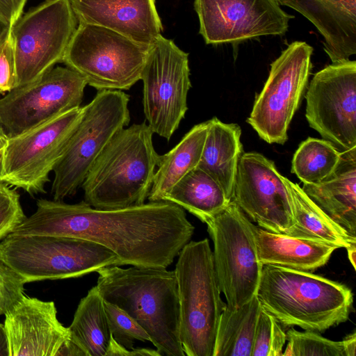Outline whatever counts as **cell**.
Listing matches in <instances>:
<instances>
[{"label":"cell","mask_w":356,"mask_h":356,"mask_svg":"<svg viewBox=\"0 0 356 356\" xmlns=\"http://www.w3.org/2000/svg\"><path fill=\"white\" fill-rule=\"evenodd\" d=\"M36 206L10 234L89 240L113 251L122 265L166 268L195 230L184 209L165 200L110 210L84 200L67 204L40 199Z\"/></svg>","instance_id":"6da1fadb"},{"label":"cell","mask_w":356,"mask_h":356,"mask_svg":"<svg viewBox=\"0 0 356 356\" xmlns=\"http://www.w3.org/2000/svg\"><path fill=\"white\" fill-rule=\"evenodd\" d=\"M103 300L133 318L161 356H184L179 338V302L175 270L111 266L99 269Z\"/></svg>","instance_id":"7a4b0ae2"},{"label":"cell","mask_w":356,"mask_h":356,"mask_svg":"<svg viewBox=\"0 0 356 356\" xmlns=\"http://www.w3.org/2000/svg\"><path fill=\"white\" fill-rule=\"evenodd\" d=\"M257 296L281 325L323 332L346 321L353 295L346 285L309 271L264 265Z\"/></svg>","instance_id":"3957f363"},{"label":"cell","mask_w":356,"mask_h":356,"mask_svg":"<svg viewBox=\"0 0 356 356\" xmlns=\"http://www.w3.org/2000/svg\"><path fill=\"white\" fill-rule=\"evenodd\" d=\"M145 122L118 132L97 158L81 187L84 201L99 209H119L145 203L159 156Z\"/></svg>","instance_id":"277c9868"},{"label":"cell","mask_w":356,"mask_h":356,"mask_svg":"<svg viewBox=\"0 0 356 356\" xmlns=\"http://www.w3.org/2000/svg\"><path fill=\"white\" fill-rule=\"evenodd\" d=\"M175 266L179 338L185 355L213 356L217 327L226 306L220 296L209 240L190 241Z\"/></svg>","instance_id":"5b68a950"},{"label":"cell","mask_w":356,"mask_h":356,"mask_svg":"<svg viewBox=\"0 0 356 356\" xmlns=\"http://www.w3.org/2000/svg\"><path fill=\"white\" fill-rule=\"evenodd\" d=\"M0 260L25 283L78 277L122 266L113 251L91 241L40 234H8L0 241Z\"/></svg>","instance_id":"8992f818"},{"label":"cell","mask_w":356,"mask_h":356,"mask_svg":"<svg viewBox=\"0 0 356 356\" xmlns=\"http://www.w3.org/2000/svg\"><path fill=\"white\" fill-rule=\"evenodd\" d=\"M151 46L111 29L79 22L63 62L99 90H127L140 80Z\"/></svg>","instance_id":"52a82bcc"},{"label":"cell","mask_w":356,"mask_h":356,"mask_svg":"<svg viewBox=\"0 0 356 356\" xmlns=\"http://www.w3.org/2000/svg\"><path fill=\"white\" fill-rule=\"evenodd\" d=\"M129 95L122 90H99L84 106L83 115L54 169V200L74 195L94 162L113 136L131 120Z\"/></svg>","instance_id":"ba28073f"},{"label":"cell","mask_w":356,"mask_h":356,"mask_svg":"<svg viewBox=\"0 0 356 356\" xmlns=\"http://www.w3.org/2000/svg\"><path fill=\"white\" fill-rule=\"evenodd\" d=\"M213 243V257L227 306L237 309L257 295L263 265L252 224L232 200L205 222Z\"/></svg>","instance_id":"9c48e42d"},{"label":"cell","mask_w":356,"mask_h":356,"mask_svg":"<svg viewBox=\"0 0 356 356\" xmlns=\"http://www.w3.org/2000/svg\"><path fill=\"white\" fill-rule=\"evenodd\" d=\"M77 26L70 0H46L20 16L11 29L17 86L63 62Z\"/></svg>","instance_id":"30bf717a"},{"label":"cell","mask_w":356,"mask_h":356,"mask_svg":"<svg viewBox=\"0 0 356 356\" xmlns=\"http://www.w3.org/2000/svg\"><path fill=\"white\" fill-rule=\"evenodd\" d=\"M84 113L79 106L8 139L1 181L31 195L45 193L49 174L63 156Z\"/></svg>","instance_id":"8fae6325"},{"label":"cell","mask_w":356,"mask_h":356,"mask_svg":"<svg viewBox=\"0 0 356 356\" xmlns=\"http://www.w3.org/2000/svg\"><path fill=\"white\" fill-rule=\"evenodd\" d=\"M140 80L143 111L154 134L170 140L188 110L191 88L188 54L158 36L151 45Z\"/></svg>","instance_id":"7c38bea8"},{"label":"cell","mask_w":356,"mask_h":356,"mask_svg":"<svg viewBox=\"0 0 356 356\" xmlns=\"http://www.w3.org/2000/svg\"><path fill=\"white\" fill-rule=\"evenodd\" d=\"M313 48L295 41L270 65L268 77L257 95L247 122L269 144H284L300 105L312 67Z\"/></svg>","instance_id":"4fadbf2b"},{"label":"cell","mask_w":356,"mask_h":356,"mask_svg":"<svg viewBox=\"0 0 356 356\" xmlns=\"http://www.w3.org/2000/svg\"><path fill=\"white\" fill-rule=\"evenodd\" d=\"M87 83L68 67H56L35 82L0 98V124L8 138L81 106Z\"/></svg>","instance_id":"5bb4252c"},{"label":"cell","mask_w":356,"mask_h":356,"mask_svg":"<svg viewBox=\"0 0 356 356\" xmlns=\"http://www.w3.org/2000/svg\"><path fill=\"white\" fill-rule=\"evenodd\" d=\"M309 126L340 152L356 147V61L332 63L314 74L306 94Z\"/></svg>","instance_id":"9a60e30c"},{"label":"cell","mask_w":356,"mask_h":356,"mask_svg":"<svg viewBox=\"0 0 356 356\" xmlns=\"http://www.w3.org/2000/svg\"><path fill=\"white\" fill-rule=\"evenodd\" d=\"M232 200L259 227L289 234L295 222L284 177L274 162L257 152L242 153Z\"/></svg>","instance_id":"2e32d148"},{"label":"cell","mask_w":356,"mask_h":356,"mask_svg":"<svg viewBox=\"0 0 356 356\" xmlns=\"http://www.w3.org/2000/svg\"><path fill=\"white\" fill-rule=\"evenodd\" d=\"M194 8L207 44L282 35L294 18L276 0H195Z\"/></svg>","instance_id":"e0dca14e"},{"label":"cell","mask_w":356,"mask_h":356,"mask_svg":"<svg viewBox=\"0 0 356 356\" xmlns=\"http://www.w3.org/2000/svg\"><path fill=\"white\" fill-rule=\"evenodd\" d=\"M10 356H56L70 339L68 327L57 318L53 301L24 296L5 315Z\"/></svg>","instance_id":"ac0fdd59"},{"label":"cell","mask_w":356,"mask_h":356,"mask_svg":"<svg viewBox=\"0 0 356 356\" xmlns=\"http://www.w3.org/2000/svg\"><path fill=\"white\" fill-rule=\"evenodd\" d=\"M79 22L102 26L151 46L163 30L155 0H70Z\"/></svg>","instance_id":"d6986e66"},{"label":"cell","mask_w":356,"mask_h":356,"mask_svg":"<svg viewBox=\"0 0 356 356\" xmlns=\"http://www.w3.org/2000/svg\"><path fill=\"white\" fill-rule=\"evenodd\" d=\"M309 20L325 41L324 50L332 63L356 54V0H276Z\"/></svg>","instance_id":"ffe728a7"},{"label":"cell","mask_w":356,"mask_h":356,"mask_svg":"<svg viewBox=\"0 0 356 356\" xmlns=\"http://www.w3.org/2000/svg\"><path fill=\"white\" fill-rule=\"evenodd\" d=\"M302 188L333 221L356 237V147L341 152L330 176L317 184H303Z\"/></svg>","instance_id":"44dd1931"},{"label":"cell","mask_w":356,"mask_h":356,"mask_svg":"<svg viewBox=\"0 0 356 356\" xmlns=\"http://www.w3.org/2000/svg\"><path fill=\"white\" fill-rule=\"evenodd\" d=\"M258 258L264 265L302 271L324 266L337 246L325 242L268 232L254 225Z\"/></svg>","instance_id":"7402d4cb"},{"label":"cell","mask_w":356,"mask_h":356,"mask_svg":"<svg viewBox=\"0 0 356 356\" xmlns=\"http://www.w3.org/2000/svg\"><path fill=\"white\" fill-rule=\"evenodd\" d=\"M207 134L198 167L211 175L232 200L238 164L242 154L241 130L214 117L207 121Z\"/></svg>","instance_id":"603a6c76"},{"label":"cell","mask_w":356,"mask_h":356,"mask_svg":"<svg viewBox=\"0 0 356 356\" xmlns=\"http://www.w3.org/2000/svg\"><path fill=\"white\" fill-rule=\"evenodd\" d=\"M208 129L207 121L193 127L168 152L159 156L149 201L163 200L172 187L197 167Z\"/></svg>","instance_id":"cb8c5ba5"},{"label":"cell","mask_w":356,"mask_h":356,"mask_svg":"<svg viewBox=\"0 0 356 356\" xmlns=\"http://www.w3.org/2000/svg\"><path fill=\"white\" fill-rule=\"evenodd\" d=\"M163 200L177 204L204 223L232 201L221 186L198 166L178 181Z\"/></svg>","instance_id":"d4e9b609"},{"label":"cell","mask_w":356,"mask_h":356,"mask_svg":"<svg viewBox=\"0 0 356 356\" xmlns=\"http://www.w3.org/2000/svg\"><path fill=\"white\" fill-rule=\"evenodd\" d=\"M289 191L295 225L288 235L313 239L348 248L356 244V237L350 235L333 221L310 197L302 187L284 177Z\"/></svg>","instance_id":"484cf974"},{"label":"cell","mask_w":356,"mask_h":356,"mask_svg":"<svg viewBox=\"0 0 356 356\" xmlns=\"http://www.w3.org/2000/svg\"><path fill=\"white\" fill-rule=\"evenodd\" d=\"M261 307L257 295L237 309L226 305L217 327L213 356H251Z\"/></svg>","instance_id":"4316f807"},{"label":"cell","mask_w":356,"mask_h":356,"mask_svg":"<svg viewBox=\"0 0 356 356\" xmlns=\"http://www.w3.org/2000/svg\"><path fill=\"white\" fill-rule=\"evenodd\" d=\"M68 330L70 339L79 346L87 356H106L111 334L104 300L97 286L91 288L80 300Z\"/></svg>","instance_id":"83f0119b"},{"label":"cell","mask_w":356,"mask_h":356,"mask_svg":"<svg viewBox=\"0 0 356 356\" xmlns=\"http://www.w3.org/2000/svg\"><path fill=\"white\" fill-rule=\"evenodd\" d=\"M340 159L341 152L330 142L308 138L293 155L291 172L303 184H317L334 171Z\"/></svg>","instance_id":"f1b7e54d"},{"label":"cell","mask_w":356,"mask_h":356,"mask_svg":"<svg viewBox=\"0 0 356 356\" xmlns=\"http://www.w3.org/2000/svg\"><path fill=\"white\" fill-rule=\"evenodd\" d=\"M286 334L288 343L283 356H346L343 341L328 339L312 330L291 328Z\"/></svg>","instance_id":"f546056e"},{"label":"cell","mask_w":356,"mask_h":356,"mask_svg":"<svg viewBox=\"0 0 356 356\" xmlns=\"http://www.w3.org/2000/svg\"><path fill=\"white\" fill-rule=\"evenodd\" d=\"M286 334L262 307L259 313L251 356H283Z\"/></svg>","instance_id":"4dcf8cb0"},{"label":"cell","mask_w":356,"mask_h":356,"mask_svg":"<svg viewBox=\"0 0 356 356\" xmlns=\"http://www.w3.org/2000/svg\"><path fill=\"white\" fill-rule=\"evenodd\" d=\"M104 307L110 332L118 343L131 350L135 340L150 341L146 331L126 312L104 300Z\"/></svg>","instance_id":"1f68e13d"},{"label":"cell","mask_w":356,"mask_h":356,"mask_svg":"<svg viewBox=\"0 0 356 356\" xmlns=\"http://www.w3.org/2000/svg\"><path fill=\"white\" fill-rule=\"evenodd\" d=\"M26 218L18 192L0 181V240L12 233Z\"/></svg>","instance_id":"d6a6232c"},{"label":"cell","mask_w":356,"mask_h":356,"mask_svg":"<svg viewBox=\"0 0 356 356\" xmlns=\"http://www.w3.org/2000/svg\"><path fill=\"white\" fill-rule=\"evenodd\" d=\"M24 280L0 260V316L11 311L24 296Z\"/></svg>","instance_id":"836d02e7"},{"label":"cell","mask_w":356,"mask_h":356,"mask_svg":"<svg viewBox=\"0 0 356 356\" xmlns=\"http://www.w3.org/2000/svg\"><path fill=\"white\" fill-rule=\"evenodd\" d=\"M17 86V76L10 29L0 46V95L6 94Z\"/></svg>","instance_id":"e575fe53"},{"label":"cell","mask_w":356,"mask_h":356,"mask_svg":"<svg viewBox=\"0 0 356 356\" xmlns=\"http://www.w3.org/2000/svg\"><path fill=\"white\" fill-rule=\"evenodd\" d=\"M27 0H0V24L10 29L23 13Z\"/></svg>","instance_id":"d590c367"},{"label":"cell","mask_w":356,"mask_h":356,"mask_svg":"<svg viewBox=\"0 0 356 356\" xmlns=\"http://www.w3.org/2000/svg\"><path fill=\"white\" fill-rule=\"evenodd\" d=\"M346 356H355L356 355V333L347 336L343 340Z\"/></svg>","instance_id":"8d00e7d4"},{"label":"cell","mask_w":356,"mask_h":356,"mask_svg":"<svg viewBox=\"0 0 356 356\" xmlns=\"http://www.w3.org/2000/svg\"><path fill=\"white\" fill-rule=\"evenodd\" d=\"M0 356H10L9 342L4 324L0 323Z\"/></svg>","instance_id":"74e56055"},{"label":"cell","mask_w":356,"mask_h":356,"mask_svg":"<svg viewBox=\"0 0 356 356\" xmlns=\"http://www.w3.org/2000/svg\"><path fill=\"white\" fill-rule=\"evenodd\" d=\"M346 249L347 250L348 259L350 261L353 267L355 268L356 244L352 245Z\"/></svg>","instance_id":"f35d334b"},{"label":"cell","mask_w":356,"mask_h":356,"mask_svg":"<svg viewBox=\"0 0 356 356\" xmlns=\"http://www.w3.org/2000/svg\"><path fill=\"white\" fill-rule=\"evenodd\" d=\"M10 29L6 28L2 24H0V46L2 44L3 41L5 40L6 36L8 35Z\"/></svg>","instance_id":"ab89813d"},{"label":"cell","mask_w":356,"mask_h":356,"mask_svg":"<svg viewBox=\"0 0 356 356\" xmlns=\"http://www.w3.org/2000/svg\"><path fill=\"white\" fill-rule=\"evenodd\" d=\"M8 139V137L6 136L0 124V149H3L6 146Z\"/></svg>","instance_id":"60d3db41"},{"label":"cell","mask_w":356,"mask_h":356,"mask_svg":"<svg viewBox=\"0 0 356 356\" xmlns=\"http://www.w3.org/2000/svg\"><path fill=\"white\" fill-rule=\"evenodd\" d=\"M3 148L0 149V181H1V175L3 170Z\"/></svg>","instance_id":"b9f144b4"}]
</instances>
